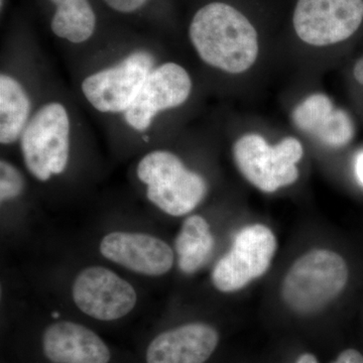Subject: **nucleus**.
Instances as JSON below:
<instances>
[{
    "label": "nucleus",
    "mask_w": 363,
    "mask_h": 363,
    "mask_svg": "<svg viewBox=\"0 0 363 363\" xmlns=\"http://www.w3.org/2000/svg\"><path fill=\"white\" fill-rule=\"evenodd\" d=\"M70 121L60 104L43 106L21 135V150L28 171L40 181L63 173L69 160Z\"/></svg>",
    "instance_id": "5"
},
{
    "label": "nucleus",
    "mask_w": 363,
    "mask_h": 363,
    "mask_svg": "<svg viewBox=\"0 0 363 363\" xmlns=\"http://www.w3.org/2000/svg\"><path fill=\"white\" fill-rule=\"evenodd\" d=\"M348 269L338 253L314 250L298 257L281 285L286 305L298 314H312L326 307L345 288Z\"/></svg>",
    "instance_id": "2"
},
{
    "label": "nucleus",
    "mask_w": 363,
    "mask_h": 363,
    "mask_svg": "<svg viewBox=\"0 0 363 363\" xmlns=\"http://www.w3.org/2000/svg\"><path fill=\"white\" fill-rule=\"evenodd\" d=\"M100 252L107 259L145 276H162L174 264L173 250L168 243L149 234H107L100 243Z\"/></svg>",
    "instance_id": "11"
},
{
    "label": "nucleus",
    "mask_w": 363,
    "mask_h": 363,
    "mask_svg": "<svg viewBox=\"0 0 363 363\" xmlns=\"http://www.w3.org/2000/svg\"><path fill=\"white\" fill-rule=\"evenodd\" d=\"M200 58L230 74L247 71L259 55L257 33L240 11L222 2L197 11L189 28Z\"/></svg>",
    "instance_id": "1"
},
{
    "label": "nucleus",
    "mask_w": 363,
    "mask_h": 363,
    "mask_svg": "<svg viewBox=\"0 0 363 363\" xmlns=\"http://www.w3.org/2000/svg\"><path fill=\"white\" fill-rule=\"evenodd\" d=\"M219 343V333L204 323L181 325L157 334L145 350V363H205Z\"/></svg>",
    "instance_id": "13"
},
{
    "label": "nucleus",
    "mask_w": 363,
    "mask_h": 363,
    "mask_svg": "<svg viewBox=\"0 0 363 363\" xmlns=\"http://www.w3.org/2000/svg\"><path fill=\"white\" fill-rule=\"evenodd\" d=\"M30 111L26 91L16 79L0 76V142L13 143L23 135Z\"/></svg>",
    "instance_id": "16"
},
{
    "label": "nucleus",
    "mask_w": 363,
    "mask_h": 363,
    "mask_svg": "<svg viewBox=\"0 0 363 363\" xmlns=\"http://www.w3.org/2000/svg\"><path fill=\"white\" fill-rule=\"evenodd\" d=\"M277 238L262 224L243 228L236 235L233 247L224 255L212 272V281L219 291L235 292L252 279L266 274L277 250Z\"/></svg>",
    "instance_id": "6"
},
{
    "label": "nucleus",
    "mask_w": 363,
    "mask_h": 363,
    "mask_svg": "<svg viewBox=\"0 0 363 363\" xmlns=\"http://www.w3.org/2000/svg\"><path fill=\"white\" fill-rule=\"evenodd\" d=\"M355 174L359 183L363 186V150L358 152L355 159Z\"/></svg>",
    "instance_id": "21"
},
{
    "label": "nucleus",
    "mask_w": 363,
    "mask_h": 363,
    "mask_svg": "<svg viewBox=\"0 0 363 363\" xmlns=\"http://www.w3.org/2000/svg\"><path fill=\"white\" fill-rule=\"evenodd\" d=\"M114 11L121 13H133L142 7L147 0H104Z\"/></svg>",
    "instance_id": "19"
},
{
    "label": "nucleus",
    "mask_w": 363,
    "mask_h": 363,
    "mask_svg": "<svg viewBox=\"0 0 363 363\" xmlns=\"http://www.w3.org/2000/svg\"><path fill=\"white\" fill-rule=\"evenodd\" d=\"M73 298L79 309L98 321H116L130 314L138 296L125 279L102 267H90L78 274Z\"/></svg>",
    "instance_id": "9"
},
{
    "label": "nucleus",
    "mask_w": 363,
    "mask_h": 363,
    "mask_svg": "<svg viewBox=\"0 0 363 363\" xmlns=\"http://www.w3.org/2000/svg\"><path fill=\"white\" fill-rule=\"evenodd\" d=\"M296 363H318V360L311 353H305L298 358Z\"/></svg>",
    "instance_id": "23"
},
{
    "label": "nucleus",
    "mask_w": 363,
    "mask_h": 363,
    "mask_svg": "<svg viewBox=\"0 0 363 363\" xmlns=\"http://www.w3.org/2000/svg\"><path fill=\"white\" fill-rule=\"evenodd\" d=\"M42 355L48 363H111L106 342L84 325L59 321L45 327L40 337Z\"/></svg>",
    "instance_id": "12"
},
{
    "label": "nucleus",
    "mask_w": 363,
    "mask_h": 363,
    "mask_svg": "<svg viewBox=\"0 0 363 363\" xmlns=\"http://www.w3.org/2000/svg\"><path fill=\"white\" fill-rule=\"evenodd\" d=\"M0 198L1 201L13 199L21 194L23 188V176L18 169L6 161L0 162Z\"/></svg>",
    "instance_id": "18"
},
{
    "label": "nucleus",
    "mask_w": 363,
    "mask_h": 363,
    "mask_svg": "<svg viewBox=\"0 0 363 363\" xmlns=\"http://www.w3.org/2000/svg\"><path fill=\"white\" fill-rule=\"evenodd\" d=\"M154 64L150 52H133L116 66L86 78L82 83L86 99L100 112H125L154 70Z\"/></svg>",
    "instance_id": "8"
},
{
    "label": "nucleus",
    "mask_w": 363,
    "mask_h": 363,
    "mask_svg": "<svg viewBox=\"0 0 363 363\" xmlns=\"http://www.w3.org/2000/svg\"><path fill=\"white\" fill-rule=\"evenodd\" d=\"M143 140H145V142H147V140H149V138H147V136H143Z\"/></svg>",
    "instance_id": "24"
},
{
    "label": "nucleus",
    "mask_w": 363,
    "mask_h": 363,
    "mask_svg": "<svg viewBox=\"0 0 363 363\" xmlns=\"http://www.w3.org/2000/svg\"><path fill=\"white\" fill-rule=\"evenodd\" d=\"M192 81L188 72L176 63H166L150 72L130 108L126 123L138 131L150 128L157 112L180 106L190 96Z\"/></svg>",
    "instance_id": "10"
},
{
    "label": "nucleus",
    "mask_w": 363,
    "mask_h": 363,
    "mask_svg": "<svg viewBox=\"0 0 363 363\" xmlns=\"http://www.w3.org/2000/svg\"><path fill=\"white\" fill-rule=\"evenodd\" d=\"M332 363H363L362 353L355 350H344L340 353L337 359Z\"/></svg>",
    "instance_id": "20"
},
{
    "label": "nucleus",
    "mask_w": 363,
    "mask_h": 363,
    "mask_svg": "<svg viewBox=\"0 0 363 363\" xmlns=\"http://www.w3.org/2000/svg\"><path fill=\"white\" fill-rule=\"evenodd\" d=\"M353 75H354L357 82L363 85V58L360 59L355 65Z\"/></svg>",
    "instance_id": "22"
},
{
    "label": "nucleus",
    "mask_w": 363,
    "mask_h": 363,
    "mask_svg": "<svg viewBox=\"0 0 363 363\" xmlns=\"http://www.w3.org/2000/svg\"><path fill=\"white\" fill-rule=\"evenodd\" d=\"M362 21L363 0H298L293 18L298 37L316 47L347 40Z\"/></svg>",
    "instance_id": "7"
},
{
    "label": "nucleus",
    "mask_w": 363,
    "mask_h": 363,
    "mask_svg": "<svg viewBox=\"0 0 363 363\" xmlns=\"http://www.w3.org/2000/svg\"><path fill=\"white\" fill-rule=\"evenodd\" d=\"M138 176L147 185V198L164 213L183 216L204 199L207 184L189 171L172 152L157 150L147 155L138 167Z\"/></svg>",
    "instance_id": "3"
},
{
    "label": "nucleus",
    "mask_w": 363,
    "mask_h": 363,
    "mask_svg": "<svg viewBox=\"0 0 363 363\" xmlns=\"http://www.w3.org/2000/svg\"><path fill=\"white\" fill-rule=\"evenodd\" d=\"M51 1L57 6L51 25L55 35L74 44L89 39L94 33L96 18L88 0Z\"/></svg>",
    "instance_id": "17"
},
{
    "label": "nucleus",
    "mask_w": 363,
    "mask_h": 363,
    "mask_svg": "<svg viewBox=\"0 0 363 363\" xmlns=\"http://www.w3.org/2000/svg\"><path fill=\"white\" fill-rule=\"evenodd\" d=\"M214 247V238L208 222L193 215L184 221L175 241L179 267L185 274L197 272L206 262Z\"/></svg>",
    "instance_id": "15"
},
{
    "label": "nucleus",
    "mask_w": 363,
    "mask_h": 363,
    "mask_svg": "<svg viewBox=\"0 0 363 363\" xmlns=\"http://www.w3.org/2000/svg\"><path fill=\"white\" fill-rule=\"evenodd\" d=\"M304 150L297 138H284L271 147L262 136L248 133L233 147V156L240 173L262 192H276L298 180L297 162Z\"/></svg>",
    "instance_id": "4"
},
{
    "label": "nucleus",
    "mask_w": 363,
    "mask_h": 363,
    "mask_svg": "<svg viewBox=\"0 0 363 363\" xmlns=\"http://www.w3.org/2000/svg\"><path fill=\"white\" fill-rule=\"evenodd\" d=\"M294 123L304 133L319 138L325 145L341 147L353 138V124L345 111L334 108L326 95L313 94L296 107Z\"/></svg>",
    "instance_id": "14"
}]
</instances>
